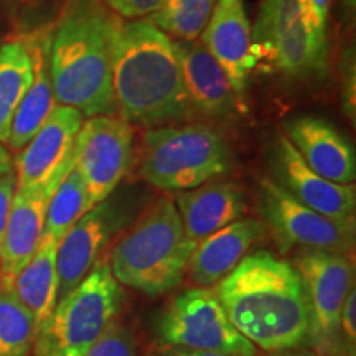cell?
<instances>
[{
	"label": "cell",
	"mask_w": 356,
	"mask_h": 356,
	"mask_svg": "<svg viewBox=\"0 0 356 356\" xmlns=\"http://www.w3.org/2000/svg\"><path fill=\"white\" fill-rule=\"evenodd\" d=\"M264 222L241 218L195 244L186 275L195 287H213L225 279L264 238Z\"/></svg>",
	"instance_id": "obj_18"
},
{
	"label": "cell",
	"mask_w": 356,
	"mask_h": 356,
	"mask_svg": "<svg viewBox=\"0 0 356 356\" xmlns=\"http://www.w3.org/2000/svg\"><path fill=\"white\" fill-rule=\"evenodd\" d=\"M213 291L229 322L256 348L274 355L309 340L304 284L291 262L266 251L254 252Z\"/></svg>",
	"instance_id": "obj_2"
},
{
	"label": "cell",
	"mask_w": 356,
	"mask_h": 356,
	"mask_svg": "<svg viewBox=\"0 0 356 356\" xmlns=\"http://www.w3.org/2000/svg\"><path fill=\"white\" fill-rule=\"evenodd\" d=\"M175 44L193 114L210 119H229L246 111L244 101L231 86L226 71L207 50L202 40H175Z\"/></svg>",
	"instance_id": "obj_16"
},
{
	"label": "cell",
	"mask_w": 356,
	"mask_h": 356,
	"mask_svg": "<svg viewBox=\"0 0 356 356\" xmlns=\"http://www.w3.org/2000/svg\"><path fill=\"white\" fill-rule=\"evenodd\" d=\"M13 172V159L6 144H0V177Z\"/></svg>",
	"instance_id": "obj_34"
},
{
	"label": "cell",
	"mask_w": 356,
	"mask_h": 356,
	"mask_svg": "<svg viewBox=\"0 0 356 356\" xmlns=\"http://www.w3.org/2000/svg\"><path fill=\"white\" fill-rule=\"evenodd\" d=\"M340 341L343 356L356 355V292L351 289L346 297L340 320Z\"/></svg>",
	"instance_id": "obj_30"
},
{
	"label": "cell",
	"mask_w": 356,
	"mask_h": 356,
	"mask_svg": "<svg viewBox=\"0 0 356 356\" xmlns=\"http://www.w3.org/2000/svg\"><path fill=\"white\" fill-rule=\"evenodd\" d=\"M270 168L273 180L293 198L320 215L355 228V185L335 184L312 170L284 134H279L270 147Z\"/></svg>",
	"instance_id": "obj_13"
},
{
	"label": "cell",
	"mask_w": 356,
	"mask_h": 356,
	"mask_svg": "<svg viewBox=\"0 0 356 356\" xmlns=\"http://www.w3.org/2000/svg\"><path fill=\"white\" fill-rule=\"evenodd\" d=\"M233 152L225 137L207 124H168L145 132L140 177L163 191L197 188L226 175Z\"/></svg>",
	"instance_id": "obj_5"
},
{
	"label": "cell",
	"mask_w": 356,
	"mask_h": 356,
	"mask_svg": "<svg viewBox=\"0 0 356 356\" xmlns=\"http://www.w3.org/2000/svg\"><path fill=\"white\" fill-rule=\"evenodd\" d=\"M356 66L353 50H345L340 61V76H341V102H343V113L350 119H355V89H356Z\"/></svg>",
	"instance_id": "obj_29"
},
{
	"label": "cell",
	"mask_w": 356,
	"mask_h": 356,
	"mask_svg": "<svg viewBox=\"0 0 356 356\" xmlns=\"http://www.w3.org/2000/svg\"><path fill=\"white\" fill-rule=\"evenodd\" d=\"M195 244L185 236L173 198L162 197L114 244L109 267L119 284L159 297L184 282Z\"/></svg>",
	"instance_id": "obj_4"
},
{
	"label": "cell",
	"mask_w": 356,
	"mask_h": 356,
	"mask_svg": "<svg viewBox=\"0 0 356 356\" xmlns=\"http://www.w3.org/2000/svg\"><path fill=\"white\" fill-rule=\"evenodd\" d=\"M261 213L282 252L300 249V252L350 254L353 251V226L340 225L305 207L273 178L261 180Z\"/></svg>",
	"instance_id": "obj_10"
},
{
	"label": "cell",
	"mask_w": 356,
	"mask_h": 356,
	"mask_svg": "<svg viewBox=\"0 0 356 356\" xmlns=\"http://www.w3.org/2000/svg\"><path fill=\"white\" fill-rule=\"evenodd\" d=\"M113 95L119 118L154 129L193 115L175 40L149 19L115 15Z\"/></svg>",
	"instance_id": "obj_1"
},
{
	"label": "cell",
	"mask_w": 356,
	"mask_h": 356,
	"mask_svg": "<svg viewBox=\"0 0 356 356\" xmlns=\"http://www.w3.org/2000/svg\"><path fill=\"white\" fill-rule=\"evenodd\" d=\"M37 333L33 315L10 289L0 287V356H29Z\"/></svg>",
	"instance_id": "obj_26"
},
{
	"label": "cell",
	"mask_w": 356,
	"mask_h": 356,
	"mask_svg": "<svg viewBox=\"0 0 356 356\" xmlns=\"http://www.w3.org/2000/svg\"><path fill=\"white\" fill-rule=\"evenodd\" d=\"M216 0H163L149 20L175 40L193 42L203 33Z\"/></svg>",
	"instance_id": "obj_25"
},
{
	"label": "cell",
	"mask_w": 356,
	"mask_h": 356,
	"mask_svg": "<svg viewBox=\"0 0 356 356\" xmlns=\"http://www.w3.org/2000/svg\"><path fill=\"white\" fill-rule=\"evenodd\" d=\"M33 79L32 58L24 40L0 47V144H7L17 108Z\"/></svg>",
	"instance_id": "obj_23"
},
{
	"label": "cell",
	"mask_w": 356,
	"mask_h": 356,
	"mask_svg": "<svg viewBox=\"0 0 356 356\" xmlns=\"http://www.w3.org/2000/svg\"><path fill=\"white\" fill-rule=\"evenodd\" d=\"M289 142L312 170L340 185L356 178L355 147L330 121L317 115H300L286 124Z\"/></svg>",
	"instance_id": "obj_17"
},
{
	"label": "cell",
	"mask_w": 356,
	"mask_h": 356,
	"mask_svg": "<svg viewBox=\"0 0 356 356\" xmlns=\"http://www.w3.org/2000/svg\"><path fill=\"white\" fill-rule=\"evenodd\" d=\"M274 356H322L318 353H315L314 350H286V351H279V353H274Z\"/></svg>",
	"instance_id": "obj_35"
},
{
	"label": "cell",
	"mask_w": 356,
	"mask_h": 356,
	"mask_svg": "<svg viewBox=\"0 0 356 356\" xmlns=\"http://www.w3.org/2000/svg\"><path fill=\"white\" fill-rule=\"evenodd\" d=\"M55 191L56 188L15 190L0 244V287L10 289L13 279L33 257L42 241L48 202Z\"/></svg>",
	"instance_id": "obj_19"
},
{
	"label": "cell",
	"mask_w": 356,
	"mask_h": 356,
	"mask_svg": "<svg viewBox=\"0 0 356 356\" xmlns=\"http://www.w3.org/2000/svg\"><path fill=\"white\" fill-rule=\"evenodd\" d=\"M56 239L42 236L32 259L13 279L10 291L33 315L40 330L51 315L58 302V273H56Z\"/></svg>",
	"instance_id": "obj_22"
},
{
	"label": "cell",
	"mask_w": 356,
	"mask_h": 356,
	"mask_svg": "<svg viewBox=\"0 0 356 356\" xmlns=\"http://www.w3.org/2000/svg\"><path fill=\"white\" fill-rule=\"evenodd\" d=\"M17 190V177L15 172L7 173V175L0 177V244H2L3 233H6V226L8 220V213H10L12 200Z\"/></svg>",
	"instance_id": "obj_31"
},
{
	"label": "cell",
	"mask_w": 356,
	"mask_h": 356,
	"mask_svg": "<svg viewBox=\"0 0 356 356\" xmlns=\"http://www.w3.org/2000/svg\"><path fill=\"white\" fill-rule=\"evenodd\" d=\"M355 2H356V0H345L346 8H348V10H353V8H355Z\"/></svg>",
	"instance_id": "obj_36"
},
{
	"label": "cell",
	"mask_w": 356,
	"mask_h": 356,
	"mask_svg": "<svg viewBox=\"0 0 356 356\" xmlns=\"http://www.w3.org/2000/svg\"><path fill=\"white\" fill-rule=\"evenodd\" d=\"M114 15L124 20L149 19L162 6L163 0H101Z\"/></svg>",
	"instance_id": "obj_28"
},
{
	"label": "cell",
	"mask_w": 356,
	"mask_h": 356,
	"mask_svg": "<svg viewBox=\"0 0 356 356\" xmlns=\"http://www.w3.org/2000/svg\"><path fill=\"white\" fill-rule=\"evenodd\" d=\"M89 210H91V204H89L86 186L73 167V170L63 178L48 202L43 236L60 241Z\"/></svg>",
	"instance_id": "obj_24"
},
{
	"label": "cell",
	"mask_w": 356,
	"mask_h": 356,
	"mask_svg": "<svg viewBox=\"0 0 356 356\" xmlns=\"http://www.w3.org/2000/svg\"><path fill=\"white\" fill-rule=\"evenodd\" d=\"M84 356H137L136 340L124 325L115 322Z\"/></svg>",
	"instance_id": "obj_27"
},
{
	"label": "cell",
	"mask_w": 356,
	"mask_h": 356,
	"mask_svg": "<svg viewBox=\"0 0 356 356\" xmlns=\"http://www.w3.org/2000/svg\"><path fill=\"white\" fill-rule=\"evenodd\" d=\"M185 236L198 243L246 213V197L233 181L211 180L197 188L178 191L173 198Z\"/></svg>",
	"instance_id": "obj_20"
},
{
	"label": "cell",
	"mask_w": 356,
	"mask_h": 356,
	"mask_svg": "<svg viewBox=\"0 0 356 356\" xmlns=\"http://www.w3.org/2000/svg\"><path fill=\"white\" fill-rule=\"evenodd\" d=\"M200 37L207 50L226 71L236 95L244 101L249 74L256 68L251 24L244 0H216L210 20Z\"/></svg>",
	"instance_id": "obj_15"
},
{
	"label": "cell",
	"mask_w": 356,
	"mask_h": 356,
	"mask_svg": "<svg viewBox=\"0 0 356 356\" xmlns=\"http://www.w3.org/2000/svg\"><path fill=\"white\" fill-rule=\"evenodd\" d=\"M50 37L51 29H38L22 37L32 58L33 79L15 111L7 140L15 152L29 144L58 104L50 73Z\"/></svg>",
	"instance_id": "obj_21"
},
{
	"label": "cell",
	"mask_w": 356,
	"mask_h": 356,
	"mask_svg": "<svg viewBox=\"0 0 356 356\" xmlns=\"http://www.w3.org/2000/svg\"><path fill=\"white\" fill-rule=\"evenodd\" d=\"M304 284L309 310V343L322 356H343L340 320L345 300L353 289V261L348 254L309 251L293 259Z\"/></svg>",
	"instance_id": "obj_9"
},
{
	"label": "cell",
	"mask_w": 356,
	"mask_h": 356,
	"mask_svg": "<svg viewBox=\"0 0 356 356\" xmlns=\"http://www.w3.org/2000/svg\"><path fill=\"white\" fill-rule=\"evenodd\" d=\"M124 220L126 208L109 197L84 213L60 239L56 249L58 300L86 277Z\"/></svg>",
	"instance_id": "obj_14"
},
{
	"label": "cell",
	"mask_w": 356,
	"mask_h": 356,
	"mask_svg": "<svg viewBox=\"0 0 356 356\" xmlns=\"http://www.w3.org/2000/svg\"><path fill=\"white\" fill-rule=\"evenodd\" d=\"M251 47L256 65L264 63L292 79H322L328 71V35L312 20L305 0H264Z\"/></svg>",
	"instance_id": "obj_7"
},
{
	"label": "cell",
	"mask_w": 356,
	"mask_h": 356,
	"mask_svg": "<svg viewBox=\"0 0 356 356\" xmlns=\"http://www.w3.org/2000/svg\"><path fill=\"white\" fill-rule=\"evenodd\" d=\"M115 15L101 0H66L50 37L56 102L86 118L114 115L113 32Z\"/></svg>",
	"instance_id": "obj_3"
},
{
	"label": "cell",
	"mask_w": 356,
	"mask_h": 356,
	"mask_svg": "<svg viewBox=\"0 0 356 356\" xmlns=\"http://www.w3.org/2000/svg\"><path fill=\"white\" fill-rule=\"evenodd\" d=\"M307 7H309L312 20L320 30L327 32L328 26V15H330L332 0H305Z\"/></svg>",
	"instance_id": "obj_32"
},
{
	"label": "cell",
	"mask_w": 356,
	"mask_h": 356,
	"mask_svg": "<svg viewBox=\"0 0 356 356\" xmlns=\"http://www.w3.org/2000/svg\"><path fill=\"white\" fill-rule=\"evenodd\" d=\"M132 160V124L115 114L92 115L83 122L74 144V170L84 181L91 208L114 193Z\"/></svg>",
	"instance_id": "obj_11"
},
{
	"label": "cell",
	"mask_w": 356,
	"mask_h": 356,
	"mask_svg": "<svg viewBox=\"0 0 356 356\" xmlns=\"http://www.w3.org/2000/svg\"><path fill=\"white\" fill-rule=\"evenodd\" d=\"M121 284L99 259L73 291L56 302L35 340V356H84L118 322Z\"/></svg>",
	"instance_id": "obj_6"
},
{
	"label": "cell",
	"mask_w": 356,
	"mask_h": 356,
	"mask_svg": "<svg viewBox=\"0 0 356 356\" xmlns=\"http://www.w3.org/2000/svg\"><path fill=\"white\" fill-rule=\"evenodd\" d=\"M160 356H228V355H218V353H207V351H197L188 348H175L170 346V350L163 351Z\"/></svg>",
	"instance_id": "obj_33"
},
{
	"label": "cell",
	"mask_w": 356,
	"mask_h": 356,
	"mask_svg": "<svg viewBox=\"0 0 356 356\" xmlns=\"http://www.w3.org/2000/svg\"><path fill=\"white\" fill-rule=\"evenodd\" d=\"M163 343L228 356H256L257 348L229 322L210 287H190L178 293L159 322Z\"/></svg>",
	"instance_id": "obj_8"
},
{
	"label": "cell",
	"mask_w": 356,
	"mask_h": 356,
	"mask_svg": "<svg viewBox=\"0 0 356 356\" xmlns=\"http://www.w3.org/2000/svg\"><path fill=\"white\" fill-rule=\"evenodd\" d=\"M84 115L70 106L56 104L47 122L13 162L19 191L58 188L74 167V144Z\"/></svg>",
	"instance_id": "obj_12"
}]
</instances>
